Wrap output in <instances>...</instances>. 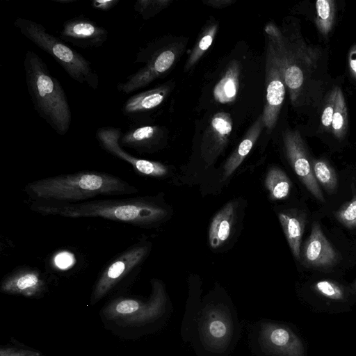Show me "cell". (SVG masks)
Listing matches in <instances>:
<instances>
[{
	"instance_id": "cell-1",
	"label": "cell",
	"mask_w": 356,
	"mask_h": 356,
	"mask_svg": "<svg viewBox=\"0 0 356 356\" xmlns=\"http://www.w3.org/2000/svg\"><path fill=\"white\" fill-rule=\"evenodd\" d=\"M197 356H227L240 335L236 312L223 302L207 301L188 307L181 327Z\"/></svg>"
},
{
	"instance_id": "cell-2",
	"label": "cell",
	"mask_w": 356,
	"mask_h": 356,
	"mask_svg": "<svg viewBox=\"0 0 356 356\" xmlns=\"http://www.w3.org/2000/svg\"><path fill=\"white\" fill-rule=\"evenodd\" d=\"M24 191L38 202L76 203L99 195H122L138 190L115 175L97 171H81L33 181Z\"/></svg>"
},
{
	"instance_id": "cell-3",
	"label": "cell",
	"mask_w": 356,
	"mask_h": 356,
	"mask_svg": "<svg viewBox=\"0 0 356 356\" xmlns=\"http://www.w3.org/2000/svg\"><path fill=\"white\" fill-rule=\"evenodd\" d=\"M31 208L42 215L102 218L139 227L152 225L167 215L165 209L142 198L102 199L67 204L35 202Z\"/></svg>"
},
{
	"instance_id": "cell-4",
	"label": "cell",
	"mask_w": 356,
	"mask_h": 356,
	"mask_svg": "<svg viewBox=\"0 0 356 356\" xmlns=\"http://www.w3.org/2000/svg\"><path fill=\"white\" fill-rule=\"evenodd\" d=\"M24 67L26 83L37 113L59 135L66 134L72 113L65 92L58 80L35 52H26Z\"/></svg>"
},
{
	"instance_id": "cell-5",
	"label": "cell",
	"mask_w": 356,
	"mask_h": 356,
	"mask_svg": "<svg viewBox=\"0 0 356 356\" xmlns=\"http://www.w3.org/2000/svg\"><path fill=\"white\" fill-rule=\"evenodd\" d=\"M14 24L27 39L52 56L72 79L87 84L93 90L98 88V74L90 62L81 54L35 21L18 17Z\"/></svg>"
},
{
	"instance_id": "cell-6",
	"label": "cell",
	"mask_w": 356,
	"mask_h": 356,
	"mask_svg": "<svg viewBox=\"0 0 356 356\" xmlns=\"http://www.w3.org/2000/svg\"><path fill=\"white\" fill-rule=\"evenodd\" d=\"M163 284L152 280V293L147 301L123 298L109 304L104 312L106 316L127 325H144L160 319L164 321L170 309Z\"/></svg>"
},
{
	"instance_id": "cell-7",
	"label": "cell",
	"mask_w": 356,
	"mask_h": 356,
	"mask_svg": "<svg viewBox=\"0 0 356 356\" xmlns=\"http://www.w3.org/2000/svg\"><path fill=\"white\" fill-rule=\"evenodd\" d=\"M251 346L257 356H303L298 337L285 325L261 320L251 332Z\"/></svg>"
},
{
	"instance_id": "cell-8",
	"label": "cell",
	"mask_w": 356,
	"mask_h": 356,
	"mask_svg": "<svg viewBox=\"0 0 356 356\" xmlns=\"http://www.w3.org/2000/svg\"><path fill=\"white\" fill-rule=\"evenodd\" d=\"M149 250L148 245L136 244L111 259L103 269L95 284L92 302L95 303L99 301L136 269L145 259Z\"/></svg>"
},
{
	"instance_id": "cell-9",
	"label": "cell",
	"mask_w": 356,
	"mask_h": 356,
	"mask_svg": "<svg viewBox=\"0 0 356 356\" xmlns=\"http://www.w3.org/2000/svg\"><path fill=\"white\" fill-rule=\"evenodd\" d=\"M177 56V49L168 46L152 51L149 56L136 57V62H145V65L120 83L118 90L127 95L145 87L169 70Z\"/></svg>"
},
{
	"instance_id": "cell-10",
	"label": "cell",
	"mask_w": 356,
	"mask_h": 356,
	"mask_svg": "<svg viewBox=\"0 0 356 356\" xmlns=\"http://www.w3.org/2000/svg\"><path fill=\"white\" fill-rule=\"evenodd\" d=\"M266 95L263 122L268 131L277 123L278 115L285 97V83L277 53L269 41L266 59Z\"/></svg>"
},
{
	"instance_id": "cell-11",
	"label": "cell",
	"mask_w": 356,
	"mask_h": 356,
	"mask_svg": "<svg viewBox=\"0 0 356 356\" xmlns=\"http://www.w3.org/2000/svg\"><path fill=\"white\" fill-rule=\"evenodd\" d=\"M287 159L295 173L308 191L318 201L325 202V197L317 182L305 143L298 131H286L283 135Z\"/></svg>"
},
{
	"instance_id": "cell-12",
	"label": "cell",
	"mask_w": 356,
	"mask_h": 356,
	"mask_svg": "<svg viewBox=\"0 0 356 356\" xmlns=\"http://www.w3.org/2000/svg\"><path fill=\"white\" fill-rule=\"evenodd\" d=\"M122 134L118 127H104L97 129L96 137L104 149L130 164L139 174L156 177L167 174L168 169L161 163L137 158L124 150L119 143Z\"/></svg>"
},
{
	"instance_id": "cell-13",
	"label": "cell",
	"mask_w": 356,
	"mask_h": 356,
	"mask_svg": "<svg viewBox=\"0 0 356 356\" xmlns=\"http://www.w3.org/2000/svg\"><path fill=\"white\" fill-rule=\"evenodd\" d=\"M300 259L307 268L323 269L334 266L339 260L338 253L318 222L313 223L310 234L303 244Z\"/></svg>"
},
{
	"instance_id": "cell-14",
	"label": "cell",
	"mask_w": 356,
	"mask_h": 356,
	"mask_svg": "<svg viewBox=\"0 0 356 356\" xmlns=\"http://www.w3.org/2000/svg\"><path fill=\"white\" fill-rule=\"evenodd\" d=\"M60 38L81 48H95L102 46L107 40L108 31L94 21L76 17L64 22Z\"/></svg>"
},
{
	"instance_id": "cell-15",
	"label": "cell",
	"mask_w": 356,
	"mask_h": 356,
	"mask_svg": "<svg viewBox=\"0 0 356 356\" xmlns=\"http://www.w3.org/2000/svg\"><path fill=\"white\" fill-rule=\"evenodd\" d=\"M232 130L231 115L219 112L211 119L204 133L200 149L204 162L210 165L225 149Z\"/></svg>"
},
{
	"instance_id": "cell-16",
	"label": "cell",
	"mask_w": 356,
	"mask_h": 356,
	"mask_svg": "<svg viewBox=\"0 0 356 356\" xmlns=\"http://www.w3.org/2000/svg\"><path fill=\"white\" fill-rule=\"evenodd\" d=\"M46 288L40 271L27 266H19L7 274L1 284L2 292L28 298L38 297L44 293Z\"/></svg>"
},
{
	"instance_id": "cell-17",
	"label": "cell",
	"mask_w": 356,
	"mask_h": 356,
	"mask_svg": "<svg viewBox=\"0 0 356 356\" xmlns=\"http://www.w3.org/2000/svg\"><path fill=\"white\" fill-rule=\"evenodd\" d=\"M169 88L163 85L129 97L122 106V114L130 120L159 106L165 99Z\"/></svg>"
},
{
	"instance_id": "cell-18",
	"label": "cell",
	"mask_w": 356,
	"mask_h": 356,
	"mask_svg": "<svg viewBox=\"0 0 356 356\" xmlns=\"http://www.w3.org/2000/svg\"><path fill=\"white\" fill-rule=\"evenodd\" d=\"M161 136V129L157 126L146 125L130 129L122 134L119 143L122 147L138 152L152 148Z\"/></svg>"
},
{
	"instance_id": "cell-19",
	"label": "cell",
	"mask_w": 356,
	"mask_h": 356,
	"mask_svg": "<svg viewBox=\"0 0 356 356\" xmlns=\"http://www.w3.org/2000/svg\"><path fill=\"white\" fill-rule=\"evenodd\" d=\"M264 124L262 115H260L250 127L243 140L235 151L229 157L224 165L223 179L230 177L241 165L250 152L255 142L260 136Z\"/></svg>"
},
{
	"instance_id": "cell-20",
	"label": "cell",
	"mask_w": 356,
	"mask_h": 356,
	"mask_svg": "<svg viewBox=\"0 0 356 356\" xmlns=\"http://www.w3.org/2000/svg\"><path fill=\"white\" fill-rule=\"evenodd\" d=\"M278 217L293 257L296 260H300V245L305 225V213H280Z\"/></svg>"
},
{
	"instance_id": "cell-21",
	"label": "cell",
	"mask_w": 356,
	"mask_h": 356,
	"mask_svg": "<svg viewBox=\"0 0 356 356\" xmlns=\"http://www.w3.org/2000/svg\"><path fill=\"white\" fill-rule=\"evenodd\" d=\"M234 217V204H227L213 218L209 230L210 246L216 249L229 238Z\"/></svg>"
},
{
	"instance_id": "cell-22",
	"label": "cell",
	"mask_w": 356,
	"mask_h": 356,
	"mask_svg": "<svg viewBox=\"0 0 356 356\" xmlns=\"http://www.w3.org/2000/svg\"><path fill=\"white\" fill-rule=\"evenodd\" d=\"M273 45L279 57L285 85L289 90L291 102L294 104L303 84V73L294 61L287 56L284 44L275 46L273 44Z\"/></svg>"
},
{
	"instance_id": "cell-23",
	"label": "cell",
	"mask_w": 356,
	"mask_h": 356,
	"mask_svg": "<svg viewBox=\"0 0 356 356\" xmlns=\"http://www.w3.org/2000/svg\"><path fill=\"white\" fill-rule=\"evenodd\" d=\"M240 65L236 60L231 62L222 79L213 89L215 99L222 104L233 102L238 94Z\"/></svg>"
},
{
	"instance_id": "cell-24",
	"label": "cell",
	"mask_w": 356,
	"mask_h": 356,
	"mask_svg": "<svg viewBox=\"0 0 356 356\" xmlns=\"http://www.w3.org/2000/svg\"><path fill=\"white\" fill-rule=\"evenodd\" d=\"M266 187L273 200L286 198L290 193L291 182L286 173L279 168H271L266 177Z\"/></svg>"
},
{
	"instance_id": "cell-25",
	"label": "cell",
	"mask_w": 356,
	"mask_h": 356,
	"mask_svg": "<svg viewBox=\"0 0 356 356\" xmlns=\"http://www.w3.org/2000/svg\"><path fill=\"white\" fill-rule=\"evenodd\" d=\"M312 168L314 177L324 190L330 194L336 192L338 179L335 170L330 163L323 159L312 160Z\"/></svg>"
},
{
	"instance_id": "cell-26",
	"label": "cell",
	"mask_w": 356,
	"mask_h": 356,
	"mask_svg": "<svg viewBox=\"0 0 356 356\" xmlns=\"http://www.w3.org/2000/svg\"><path fill=\"white\" fill-rule=\"evenodd\" d=\"M315 24L318 31L325 37L332 31L335 19L336 4L333 0H318L316 2Z\"/></svg>"
},
{
	"instance_id": "cell-27",
	"label": "cell",
	"mask_w": 356,
	"mask_h": 356,
	"mask_svg": "<svg viewBox=\"0 0 356 356\" xmlns=\"http://www.w3.org/2000/svg\"><path fill=\"white\" fill-rule=\"evenodd\" d=\"M348 128V110L343 93L337 86L335 107L332 117L331 130L333 135L338 139H342Z\"/></svg>"
},
{
	"instance_id": "cell-28",
	"label": "cell",
	"mask_w": 356,
	"mask_h": 356,
	"mask_svg": "<svg viewBox=\"0 0 356 356\" xmlns=\"http://www.w3.org/2000/svg\"><path fill=\"white\" fill-rule=\"evenodd\" d=\"M218 25L216 23L209 26L193 49L185 65V70L191 68L203 56L211 45L216 34Z\"/></svg>"
},
{
	"instance_id": "cell-29",
	"label": "cell",
	"mask_w": 356,
	"mask_h": 356,
	"mask_svg": "<svg viewBox=\"0 0 356 356\" xmlns=\"http://www.w3.org/2000/svg\"><path fill=\"white\" fill-rule=\"evenodd\" d=\"M336 219L348 229L356 228V195L334 212Z\"/></svg>"
},
{
	"instance_id": "cell-30",
	"label": "cell",
	"mask_w": 356,
	"mask_h": 356,
	"mask_svg": "<svg viewBox=\"0 0 356 356\" xmlns=\"http://www.w3.org/2000/svg\"><path fill=\"white\" fill-rule=\"evenodd\" d=\"M170 2L168 0H138L134 4V10L144 19H148L166 8Z\"/></svg>"
},
{
	"instance_id": "cell-31",
	"label": "cell",
	"mask_w": 356,
	"mask_h": 356,
	"mask_svg": "<svg viewBox=\"0 0 356 356\" xmlns=\"http://www.w3.org/2000/svg\"><path fill=\"white\" fill-rule=\"evenodd\" d=\"M314 288L321 295L332 300H341L345 297L343 288L330 280L318 281L314 284Z\"/></svg>"
},
{
	"instance_id": "cell-32",
	"label": "cell",
	"mask_w": 356,
	"mask_h": 356,
	"mask_svg": "<svg viewBox=\"0 0 356 356\" xmlns=\"http://www.w3.org/2000/svg\"><path fill=\"white\" fill-rule=\"evenodd\" d=\"M336 91L337 86L330 92L321 115V124L327 130L331 129L335 107Z\"/></svg>"
},
{
	"instance_id": "cell-33",
	"label": "cell",
	"mask_w": 356,
	"mask_h": 356,
	"mask_svg": "<svg viewBox=\"0 0 356 356\" xmlns=\"http://www.w3.org/2000/svg\"><path fill=\"white\" fill-rule=\"evenodd\" d=\"M264 30L269 37V41H270L274 45L281 46L284 44V38L281 31L273 23H268L266 25Z\"/></svg>"
},
{
	"instance_id": "cell-34",
	"label": "cell",
	"mask_w": 356,
	"mask_h": 356,
	"mask_svg": "<svg viewBox=\"0 0 356 356\" xmlns=\"http://www.w3.org/2000/svg\"><path fill=\"white\" fill-rule=\"evenodd\" d=\"M0 356H42L36 350L19 349L12 347H3L0 349Z\"/></svg>"
},
{
	"instance_id": "cell-35",
	"label": "cell",
	"mask_w": 356,
	"mask_h": 356,
	"mask_svg": "<svg viewBox=\"0 0 356 356\" xmlns=\"http://www.w3.org/2000/svg\"><path fill=\"white\" fill-rule=\"evenodd\" d=\"M119 0H95L92 1V7L95 9L108 11L115 7Z\"/></svg>"
},
{
	"instance_id": "cell-36",
	"label": "cell",
	"mask_w": 356,
	"mask_h": 356,
	"mask_svg": "<svg viewBox=\"0 0 356 356\" xmlns=\"http://www.w3.org/2000/svg\"><path fill=\"white\" fill-rule=\"evenodd\" d=\"M348 60L350 74L356 79V44L350 49Z\"/></svg>"
},
{
	"instance_id": "cell-37",
	"label": "cell",
	"mask_w": 356,
	"mask_h": 356,
	"mask_svg": "<svg viewBox=\"0 0 356 356\" xmlns=\"http://www.w3.org/2000/svg\"><path fill=\"white\" fill-rule=\"evenodd\" d=\"M234 1L230 0H212L204 1V3L214 8H221L230 5Z\"/></svg>"
},
{
	"instance_id": "cell-38",
	"label": "cell",
	"mask_w": 356,
	"mask_h": 356,
	"mask_svg": "<svg viewBox=\"0 0 356 356\" xmlns=\"http://www.w3.org/2000/svg\"><path fill=\"white\" fill-rule=\"evenodd\" d=\"M56 2L60 3H72L74 1H76V0H54Z\"/></svg>"
},
{
	"instance_id": "cell-39",
	"label": "cell",
	"mask_w": 356,
	"mask_h": 356,
	"mask_svg": "<svg viewBox=\"0 0 356 356\" xmlns=\"http://www.w3.org/2000/svg\"><path fill=\"white\" fill-rule=\"evenodd\" d=\"M351 289H352L353 293L356 294V277L351 285Z\"/></svg>"
}]
</instances>
